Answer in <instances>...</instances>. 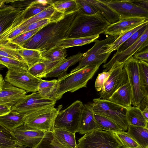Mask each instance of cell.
<instances>
[{"mask_svg": "<svg viewBox=\"0 0 148 148\" xmlns=\"http://www.w3.org/2000/svg\"><path fill=\"white\" fill-rule=\"evenodd\" d=\"M126 108V118L128 125L148 128V122L138 107L132 106Z\"/></svg>", "mask_w": 148, "mask_h": 148, "instance_id": "f1b7e54d", "label": "cell"}, {"mask_svg": "<svg viewBox=\"0 0 148 148\" xmlns=\"http://www.w3.org/2000/svg\"><path fill=\"white\" fill-rule=\"evenodd\" d=\"M94 116L97 123L108 130L112 131L114 133L123 130L115 122L102 115L94 113Z\"/></svg>", "mask_w": 148, "mask_h": 148, "instance_id": "ab89813d", "label": "cell"}, {"mask_svg": "<svg viewBox=\"0 0 148 148\" xmlns=\"http://www.w3.org/2000/svg\"><path fill=\"white\" fill-rule=\"evenodd\" d=\"M17 51L28 68L37 63L46 60L43 57L42 53L38 50L21 47L18 48Z\"/></svg>", "mask_w": 148, "mask_h": 148, "instance_id": "d4e9b609", "label": "cell"}, {"mask_svg": "<svg viewBox=\"0 0 148 148\" xmlns=\"http://www.w3.org/2000/svg\"><path fill=\"white\" fill-rule=\"evenodd\" d=\"M64 16L56 10L52 5L36 15L23 21L20 25L27 27L33 23L45 19H50L53 22H55L60 20Z\"/></svg>", "mask_w": 148, "mask_h": 148, "instance_id": "7402d4cb", "label": "cell"}, {"mask_svg": "<svg viewBox=\"0 0 148 148\" xmlns=\"http://www.w3.org/2000/svg\"><path fill=\"white\" fill-rule=\"evenodd\" d=\"M110 72L99 93V99L107 100L121 86L128 81L124 63L115 62L109 70Z\"/></svg>", "mask_w": 148, "mask_h": 148, "instance_id": "8fae6325", "label": "cell"}, {"mask_svg": "<svg viewBox=\"0 0 148 148\" xmlns=\"http://www.w3.org/2000/svg\"><path fill=\"white\" fill-rule=\"evenodd\" d=\"M132 95L129 81L117 89L107 100L125 108L132 106Z\"/></svg>", "mask_w": 148, "mask_h": 148, "instance_id": "44dd1931", "label": "cell"}, {"mask_svg": "<svg viewBox=\"0 0 148 148\" xmlns=\"http://www.w3.org/2000/svg\"><path fill=\"white\" fill-rule=\"evenodd\" d=\"M127 134L142 148H148V128L129 125Z\"/></svg>", "mask_w": 148, "mask_h": 148, "instance_id": "484cf974", "label": "cell"}, {"mask_svg": "<svg viewBox=\"0 0 148 148\" xmlns=\"http://www.w3.org/2000/svg\"><path fill=\"white\" fill-rule=\"evenodd\" d=\"M110 24L99 13L92 15L77 13L66 36V38L84 37L104 33Z\"/></svg>", "mask_w": 148, "mask_h": 148, "instance_id": "7a4b0ae2", "label": "cell"}, {"mask_svg": "<svg viewBox=\"0 0 148 148\" xmlns=\"http://www.w3.org/2000/svg\"><path fill=\"white\" fill-rule=\"evenodd\" d=\"M119 15V19L140 17L148 19V10L137 6L131 0H102Z\"/></svg>", "mask_w": 148, "mask_h": 148, "instance_id": "7c38bea8", "label": "cell"}, {"mask_svg": "<svg viewBox=\"0 0 148 148\" xmlns=\"http://www.w3.org/2000/svg\"><path fill=\"white\" fill-rule=\"evenodd\" d=\"M120 148H124V147H122Z\"/></svg>", "mask_w": 148, "mask_h": 148, "instance_id": "91938a15", "label": "cell"}, {"mask_svg": "<svg viewBox=\"0 0 148 148\" xmlns=\"http://www.w3.org/2000/svg\"><path fill=\"white\" fill-rule=\"evenodd\" d=\"M147 24H148V20L119 36L112 43L106 45V48L103 51V53L111 54L112 51L117 50L119 46L126 41L134 33Z\"/></svg>", "mask_w": 148, "mask_h": 148, "instance_id": "1f68e13d", "label": "cell"}, {"mask_svg": "<svg viewBox=\"0 0 148 148\" xmlns=\"http://www.w3.org/2000/svg\"><path fill=\"white\" fill-rule=\"evenodd\" d=\"M77 12L65 16L60 20L42 27L26 41L22 47L38 50L42 53L54 47L57 41L65 38Z\"/></svg>", "mask_w": 148, "mask_h": 148, "instance_id": "6da1fadb", "label": "cell"}, {"mask_svg": "<svg viewBox=\"0 0 148 148\" xmlns=\"http://www.w3.org/2000/svg\"><path fill=\"white\" fill-rule=\"evenodd\" d=\"M131 2L138 6L148 10V1L147 0H131Z\"/></svg>", "mask_w": 148, "mask_h": 148, "instance_id": "f907efd6", "label": "cell"}, {"mask_svg": "<svg viewBox=\"0 0 148 148\" xmlns=\"http://www.w3.org/2000/svg\"><path fill=\"white\" fill-rule=\"evenodd\" d=\"M3 80V79L2 75L0 73V90L1 89Z\"/></svg>", "mask_w": 148, "mask_h": 148, "instance_id": "9f6ffc18", "label": "cell"}, {"mask_svg": "<svg viewBox=\"0 0 148 148\" xmlns=\"http://www.w3.org/2000/svg\"><path fill=\"white\" fill-rule=\"evenodd\" d=\"M62 107V105L38 110L25 116V125L44 132H53L56 118Z\"/></svg>", "mask_w": 148, "mask_h": 148, "instance_id": "8992f818", "label": "cell"}, {"mask_svg": "<svg viewBox=\"0 0 148 148\" xmlns=\"http://www.w3.org/2000/svg\"><path fill=\"white\" fill-rule=\"evenodd\" d=\"M76 1L78 9L77 14L90 15L97 13L87 0H76Z\"/></svg>", "mask_w": 148, "mask_h": 148, "instance_id": "ee69618b", "label": "cell"}, {"mask_svg": "<svg viewBox=\"0 0 148 148\" xmlns=\"http://www.w3.org/2000/svg\"><path fill=\"white\" fill-rule=\"evenodd\" d=\"M146 24L134 33L124 43L121 45L117 50L116 53L122 51L135 42L141 36L147 27Z\"/></svg>", "mask_w": 148, "mask_h": 148, "instance_id": "60d3db41", "label": "cell"}, {"mask_svg": "<svg viewBox=\"0 0 148 148\" xmlns=\"http://www.w3.org/2000/svg\"><path fill=\"white\" fill-rule=\"evenodd\" d=\"M148 27L135 42L122 51L115 53L108 62L103 65V67L105 69L103 72L109 71L116 62L124 63L133 55L148 47Z\"/></svg>", "mask_w": 148, "mask_h": 148, "instance_id": "9a60e30c", "label": "cell"}, {"mask_svg": "<svg viewBox=\"0 0 148 148\" xmlns=\"http://www.w3.org/2000/svg\"><path fill=\"white\" fill-rule=\"evenodd\" d=\"M11 0H0V8L5 5V3H10Z\"/></svg>", "mask_w": 148, "mask_h": 148, "instance_id": "11a10c76", "label": "cell"}, {"mask_svg": "<svg viewBox=\"0 0 148 148\" xmlns=\"http://www.w3.org/2000/svg\"><path fill=\"white\" fill-rule=\"evenodd\" d=\"M148 47H147L143 51L135 54L133 57L138 60H142L148 62Z\"/></svg>", "mask_w": 148, "mask_h": 148, "instance_id": "681fc988", "label": "cell"}, {"mask_svg": "<svg viewBox=\"0 0 148 148\" xmlns=\"http://www.w3.org/2000/svg\"><path fill=\"white\" fill-rule=\"evenodd\" d=\"M118 139L125 148H140V147L127 133L124 131L115 133Z\"/></svg>", "mask_w": 148, "mask_h": 148, "instance_id": "b9f144b4", "label": "cell"}, {"mask_svg": "<svg viewBox=\"0 0 148 148\" xmlns=\"http://www.w3.org/2000/svg\"><path fill=\"white\" fill-rule=\"evenodd\" d=\"M11 107L6 106L0 105V116L8 113L11 111Z\"/></svg>", "mask_w": 148, "mask_h": 148, "instance_id": "816d5d0a", "label": "cell"}, {"mask_svg": "<svg viewBox=\"0 0 148 148\" xmlns=\"http://www.w3.org/2000/svg\"><path fill=\"white\" fill-rule=\"evenodd\" d=\"M52 5L56 10L64 16L78 11L76 0L54 1Z\"/></svg>", "mask_w": 148, "mask_h": 148, "instance_id": "d6a6232c", "label": "cell"}, {"mask_svg": "<svg viewBox=\"0 0 148 148\" xmlns=\"http://www.w3.org/2000/svg\"><path fill=\"white\" fill-rule=\"evenodd\" d=\"M140 17H131L119 19L117 22L110 24L104 32L106 35L120 36L148 21Z\"/></svg>", "mask_w": 148, "mask_h": 148, "instance_id": "e0dca14e", "label": "cell"}, {"mask_svg": "<svg viewBox=\"0 0 148 148\" xmlns=\"http://www.w3.org/2000/svg\"><path fill=\"white\" fill-rule=\"evenodd\" d=\"M53 22L49 19H45L34 22L28 26L25 29L22 34L45 26Z\"/></svg>", "mask_w": 148, "mask_h": 148, "instance_id": "7dc6e473", "label": "cell"}, {"mask_svg": "<svg viewBox=\"0 0 148 148\" xmlns=\"http://www.w3.org/2000/svg\"><path fill=\"white\" fill-rule=\"evenodd\" d=\"M12 131L19 143V146L29 148H33L36 146L41 141L45 133L24 124Z\"/></svg>", "mask_w": 148, "mask_h": 148, "instance_id": "2e32d148", "label": "cell"}, {"mask_svg": "<svg viewBox=\"0 0 148 148\" xmlns=\"http://www.w3.org/2000/svg\"><path fill=\"white\" fill-rule=\"evenodd\" d=\"M78 148H120L123 145L115 133L95 130L84 134L78 140Z\"/></svg>", "mask_w": 148, "mask_h": 148, "instance_id": "5b68a950", "label": "cell"}, {"mask_svg": "<svg viewBox=\"0 0 148 148\" xmlns=\"http://www.w3.org/2000/svg\"><path fill=\"white\" fill-rule=\"evenodd\" d=\"M44 27L22 34L13 40L8 42L16 45L18 48L22 47L26 41Z\"/></svg>", "mask_w": 148, "mask_h": 148, "instance_id": "7bdbcfd3", "label": "cell"}, {"mask_svg": "<svg viewBox=\"0 0 148 148\" xmlns=\"http://www.w3.org/2000/svg\"><path fill=\"white\" fill-rule=\"evenodd\" d=\"M110 72L109 71L107 72H103L99 73L96 79L95 88L97 92L101 91L104 84L109 77Z\"/></svg>", "mask_w": 148, "mask_h": 148, "instance_id": "bcb514c9", "label": "cell"}, {"mask_svg": "<svg viewBox=\"0 0 148 148\" xmlns=\"http://www.w3.org/2000/svg\"><path fill=\"white\" fill-rule=\"evenodd\" d=\"M19 146L12 132L0 124V148H14Z\"/></svg>", "mask_w": 148, "mask_h": 148, "instance_id": "4dcf8cb0", "label": "cell"}, {"mask_svg": "<svg viewBox=\"0 0 148 148\" xmlns=\"http://www.w3.org/2000/svg\"><path fill=\"white\" fill-rule=\"evenodd\" d=\"M0 64L8 70L16 72L25 73L27 72L28 67L23 61L0 56Z\"/></svg>", "mask_w": 148, "mask_h": 148, "instance_id": "836d02e7", "label": "cell"}, {"mask_svg": "<svg viewBox=\"0 0 148 148\" xmlns=\"http://www.w3.org/2000/svg\"><path fill=\"white\" fill-rule=\"evenodd\" d=\"M25 12L11 5L0 8V45L5 43L8 36L22 22Z\"/></svg>", "mask_w": 148, "mask_h": 148, "instance_id": "9c48e42d", "label": "cell"}, {"mask_svg": "<svg viewBox=\"0 0 148 148\" xmlns=\"http://www.w3.org/2000/svg\"><path fill=\"white\" fill-rule=\"evenodd\" d=\"M57 100L41 95L38 92L26 95L13 105L11 111L25 116L38 110L55 106Z\"/></svg>", "mask_w": 148, "mask_h": 148, "instance_id": "30bf717a", "label": "cell"}, {"mask_svg": "<svg viewBox=\"0 0 148 148\" xmlns=\"http://www.w3.org/2000/svg\"><path fill=\"white\" fill-rule=\"evenodd\" d=\"M25 116L22 114L11 111L7 114L0 116V124L12 131L24 124Z\"/></svg>", "mask_w": 148, "mask_h": 148, "instance_id": "4316f807", "label": "cell"}, {"mask_svg": "<svg viewBox=\"0 0 148 148\" xmlns=\"http://www.w3.org/2000/svg\"><path fill=\"white\" fill-rule=\"evenodd\" d=\"M53 0H34L25 10L23 21H25L38 14L52 5Z\"/></svg>", "mask_w": 148, "mask_h": 148, "instance_id": "f546056e", "label": "cell"}, {"mask_svg": "<svg viewBox=\"0 0 148 148\" xmlns=\"http://www.w3.org/2000/svg\"><path fill=\"white\" fill-rule=\"evenodd\" d=\"M99 37V35H97L84 37L64 38L58 41L52 48L66 49L71 47L82 46L95 42Z\"/></svg>", "mask_w": 148, "mask_h": 148, "instance_id": "603a6c76", "label": "cell"}, {"mask_svg": "<svg viewBox=\"0 0 148 148\" xmlns=\"http://www.w3.org/2000/svg\"><path fill=\"white\" fill-rule=\"evenodd\" d=\"M27 93L3 79L1 89L0 90V105L12 107L25 97Z\"/></svg>", "mask_w": 148, "mask_h": 148, "instance_id": "ac0fdd59", "label": "cell"}, {"mask_svg": "<svg viewBox=\"0 0 148 148\" xmlns=\"http://www.w3.org/2000/svg\"><path fill=\"white\" fill-rule=\"evenodd\" d=\"M26 147H20L17 146L14 148H26Z\"/></svg>", "mask_w": 148, "mask_h": 148, "instance_id": "680465c9", "label": "cell"}, {"mask_svg": "<svg viewBox=\"0 0 148 148\" xmlns=\"http://www.w3.org/2000/svg\"><path fill=\"white\" fill-rule=\"evenodd\" d=\"M46 69L44 61L37 63L28 68V72L33 76L41 79Z\"/></svg>", "mask_w": 148, "mask_h": 148, "instance_id": "f6af8a7d", "label": "cell"}, {"mask_svg": "<svg viewBox=\"0 0 148 148\" xmlns=\"http://www.w3.org/2000/svg\"><path fill=\"white\" fill-rule=\"evenodd\" d=\"M138 64L140 88L145 97L148 96V64L138 60Z\"/></svg>", "mask_w": 148, "mask_h": 148, "instance_id": "d590c367", "label": "cell"}, {"mask_svg": "<svg viewBox=\"0 0 148 148\" xmlns=\"http://www.w3.org/2000/svg\"><path fill=\"white\" fill-rule=\"evenodd\" d=\"M138 61L132 56L124 63L132 92V105L134 107H138L144 97L140 88Z\"/></svg>", "mask_w": 148, "mask_h": 148, "instance_id": "5bb4252c", "label": "cell"}, {"mask_svg": "<svg viewBox=\"0 0 148 148\" xmlns=\"http://www.w3.org/2000/svg\"><path fill=\"white\" fill-rule=\"evenodd\" d=\"M119 36L110 35L102 40H97L94 45L87 52L79 61L78 65L70 73H72L85 66L100 65L105 63L111 54L103 53L106 45L112 43Z\"/></svg>", "mask_w": 148, "mask_h": 148, "instance_id": "ba28073f", "label": "cell"}, {"mask_svg": "<svg viewBox=\"0 0 148 148\" xmlns=\"http://www.w3.org/2000/svg\"><path fill=\"white\" fill-rule=\"evenodd\" d=\"M142 111L145 120L148 122V106L146 107Z\"/></svg>", "mask_w": 148, "mask_h": 148, "instance_id": "db71d44e", "label": "cell"}, {"mask_svg": "<svg viewBox=\"0 0 148 148\" xmlns=\"http://www.w3.org/2000/svg\"><path fill=\"white\" fill-rule=\"evenodd\" d=\"M147 106H148V96L144 97L138 107L142 111Z\"/></svg>", "mask_w": 148, "mask_h": 148, "instance_id": "f5cc1de1", "label": "cell"}, {"mask_svg": "<svg viewBox=\"0 0 148 148\" xmlns=\"http://www.w3.org/2000/svg\"><path fill=\"white\" fill-rule=\"evenodd\" d=\"M42 79L36 77L27 72H19L8 70L4 79L13 86L27 92H37Z\"/></svg>", "mask_w": 148, "mask_h": 148, "instance_id": "4fadbf2b", "label": "cell"}, {"mask_svg": "<svg viewBox=\"0 0 148 148\" xmlns=\"http://www.w3.org/2000/svg\"><path fill=\"white\" fill-rule=\"evenodd\" d=\"M95 113L102 115L119 125L123 131H126L128 124L126 118L127 108L107 100L94 99L86 104Z\"/></svg>", "mask_w": 148, "mask_h": 148, "instance_id": "277c9868", "label": "cell"}, {"mask_svg": "<svg viewBox=\"0 0 148 148\" xmlns=\"http://www.w3.org/2000/svg\"><path fill=\"white\" fill-rule=\"evenodd\" d=\"M100 66H85L58 79L53 98L57 101L62 98L63 95L67 92H73L86 87L88 81L92 78Z\"/></svg>", "mask_w": 148, "mask_h": 148, "instance_id": "3957f363", "label": "cell"}, {"mask_svg": "<svg viewBox=\"0 0 148 148\" xmlns=\"http://www.w3.org/2000/svg\"><path fill=\"white\" fill-rule=\"evenodd\" d=\"M84 105L77 100L66 109L60 110L54 122V127L75 133L78 132Z\"/></svg>", "mask_w": 148, "mask_h": 148, "instance_id": "52a82bcc", "label": "cell"}, {"mask_svg": "<svg viewBox=\"0 0 148 148\" xmlns=\"http://www.w3.org/2000/svg\"><path fill=\"white\" fill-rule=\"evenodd\" d=\"M18 48L16 45L8 42L1 44L0 56L24 62L18 54Z\"/></svg>", "mask_w": 148, "mask_h": 148, "instance_id": "f35d334b", "label": "cell"}, {"mask_svg": "<svg viewBox=\"0 0 148 148\" xmlns=\"http://www.w3.org/2000/svg\"><path fill=\"white\" fill-rule=\"evenodd\" d=\"M57 82V79L51 80L41 79L38 85L37 92L42 96L53 98Z\"/></svg>", "mask_w": 148, "mask_h": 148, "instance_id": "8d00e7d4", "label": "cell"}, {"mask_svg": "<svg viewBox=\"0 0 148 148\" xmlns=\"http://www.w3.org/2000/svg\"><path fill=\"white\" fill-rule=\"evenodd\" d=\"M98 130H108L97 123L93 112L86 104H84L78 132L81 134H85Z\"/></svg>", "mask_w": 148, "mask_h": 148, "instance_id": "d6986e66", "label": "cell"}, {"mask_svg": "<svg viewBox=\"0 0 148 148\" xmlns=\"http://www.w3.org/2000/svg\"><path fill=\"white\" fill-rule=\"evenodd\" d=\"M58 141L66 148H78L75 134L60 128H55L53 132Z\"/></svg>", "mask_w": 148, "mask_h": 148, "instance_id": "83f0119b", "label": "cell"}, {"mask_svg": "<svg viewBox=\"0 0 148 148\" xmlns=\"http://www.w3.org/2000/svg\"><path fill=\"white\" fill-rule=\"evenodd\" d=\"M84 53L79 52L65 59L47 73L45 78L57 77L60 79L64 77L67 74L68 69L79 62Z\"/></svg>", "mask_w": 148, "mask_h": 148, "instance_id": "ffe728a7", "label": "cell"}, {"mask_svg": "<svg viewBox=\"0 0 148 148\" xmlns=\"http://www.w3.org/2000/svg\"><path fill=\"white\" fill-rule=\"evenodd\" d=\"M6 67L3 65L0 64V71L5 68Z\"/></svg>", "mask_w": 148, "mask_h": 148, "instance_id": "6f0895ef", "label": "cell"}, {"mask_svg": "<svg viewBox=\"0 0 148 148\" xmlns=\"http://www.w3.org/2000/svg\"><path fill=\"white\" fill-rule=\"evenodd\" d=\"M33 1L29 0H11V5L14 8L23 10L27 9Z\"/></svg>", "mask_w": 148, "mask_h": 148, "instance_id": "c3c4849f", "label": "cell"}, {"mask_svg": "<svg viewBox=\"0 0 148 148\" xmlns=\"http://www.w3.org/2000/svg\"><path fill=\"white\" fill-rule=\"evenodd\" d=\"M33 148H66L54 137L52 132H45L40 142Z\"/></svg>", "mask_w": 148, "mask_h": 148, "instance_id": "74e56055", "label": "cell"}, {"mask_svg": "<svg viewBox=\"0 0 148 148\" xmlns=\"http://www.w3.org/2000/svg\"><path fill=\"white\" fill-rule=\"evenodd\" d=\"M67 52L66 49L52 48L42 53V56L46 60L58 65L66 58Z\"/></svg>", "mask_w": 148, "mask_h": 148, "instance_id": "e575fe53", "label": "cell"}, {"mask_svg": "<svg viewBox=\"0 0 148 148\" xmlns=\"http://www.w3.org/2000/svg\"><path fill=\"white\" fill-rule=\"evenodd\" d=\"M97 12L101 14L110 24L115 23L119 19L118 14L102 0H87Z\"/></svg>", "mask_w": 148, "mask_h": 148, "instance_id": "cb8c5ba5", "label": "cell"}]
</instances>
